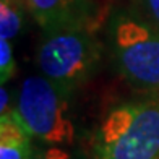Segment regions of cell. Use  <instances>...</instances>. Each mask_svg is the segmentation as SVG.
I'll list each match as a JSON object with an SVG mask.
<instances>
[{"label": "cell", "mask_w": 159, "mask_h": 159, "mask_svg": "<svg viewBox=\"0 0 159 159\" xmlns=\"http://www.w3.org/2000/svg\"><path fill=\"white\" fill-rule=\"evenodd\" d=\"M136 13L159 30V0H135Z\"/></svg>", "instance_id": "obj_9"}, {"label": "cell", "mask_w": 159, "mask_h": 159, "mask_svg": "<svg viewBox=\"0 0 159 159\" xmlns=\"http://www.w3.org/2000/svg\"><path fill=\"white\" fill-rule=\"evenodd\" d=\"M31 136L15 111L0 115V159H33Z\"/></svg>", "instance_id": "obj_6"}, {"label": "cell", "mask_w": 159, "mask_h": 159, "mask_svg": "<svg viewBox=\"0 0 159 159\" xmlns=\"http://www.w3.org/2000/svg\"><path fill=\"white\" fill-rule=\"evenodd\" d=\"M68 91L42 75L25 78L15 112L31 138L52 146L73 141L75 125L68 115Z\"/></svg>", "instance_id": "obj_3"}, {"label": "cell", "mask_w": 159, "mask_h": 159, "mask_svg": "<svg viewBox=\"0 0 159 159\" xmlns=\"http://www.w3.org/2000/svg\"><path fill=\"white\" fill-rule=\"evenodd\" d=\"M94 154L96 159H159V99L114 107L98 128Z\"/></svg>", "instance_id": "obj_1"}, {"label": "cell", "mask_w": 159, "mask_h": 159, "mask_svg": "<svg viewBox=\"0 0 159 159\" xmlns=\"http://www.w3.org/2000/svg\"><path fill=\"white\" fill-rule=\"evenodd\" d=\"M15 68L16 65L10 41L0 38V80H2V84H5L15 75Z\"/></svg>", "instance_id": "obj_8"}, {"label": "cell", "mask_w": 159, "mask_h": 159, "mask_svg": "<svg viewBox=\"0 0 159 159\" xmlns=\"http://www.w3.org/2000/svg\"><path fill=\"white\" fill-rule=\"evenodd\" d=\"M42 30L81 25L89 26L99 20L94 0H21Z\"/></svg>", "instance_id": "obj_5"}, {"label": "cell", "mask_w": 159, "mask_h": 159, "mask_svg": "<svg viewBox=\"0 0 159 159\" xmlns=\"http://www.w3.org/2000/svg\"><path fill=\"white\" fill-rule=\"evenodd\" d=\"M99 59L101 47L93 28L81 25L44 30L38 49L41 75L70 94L96 71Z\"/></svg>", "instance_id": "obj_2"}, {"label": "cell", "mask_w": 159, "mask_h": 159, "mask_svg": "<svg viewBox=\"0 0 159 159\" xmlns=\"http://www.w3.org/2000/svg\"><path fill=\"white\" fill-rule=\"evenodd\" d=\"M33 159H75V157L67 149L59 148V146H50L49 149L41 151V153L34 154Z\"/></svg>", "instance_id": "obj_10"}, {"label": "cell", "mask_w": 159, "mask_h": 159, "mask_svg": "<svg viewBox=\"0 0 159 159\" xmlns=\"http://www.w3.org/2000/svg\"><path fill=\"white\" fill-rule=\"evenodd\" d=\"M0 101H2V104H0V115H2L8 112V102H10V94L5 89V84H2V88H0Z\"/></svg>", "instance_id": "obj_11"}, {"label": "cell", "mask_w": 159, "mask_h": 159, "mask_svg": "<svg viewBox=\"0 0 159 159\" xmlns=\"http://www.w3.org/2000/svg\"><path fill=\"white\" fill-rule=\"evenodd\" d=\"M115 63L127 81L140 89H159V30L138 13L122 11L112 20Z\"/></svg>", "instance_id": "obj_4"}, {"label": "cell", "mask_w": 159, "mask_h": 159, "mask_svg": "<svg viewBox=\"0 0 159 159\" xmlns=\"http://www.w3.org/2000/svg\"><path fill=\"white\" fill-rule=\"evenodd\" d=\"M21 0H0V38L11 41L23 25Z\"/></svg>", "instance_id": "obj_7"}]
</instances>
